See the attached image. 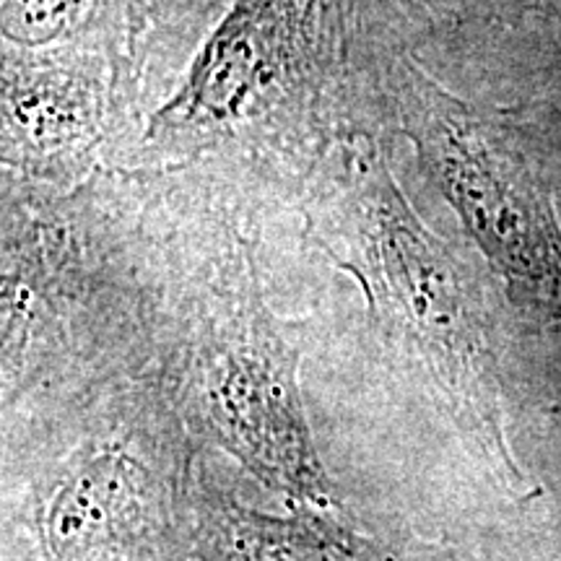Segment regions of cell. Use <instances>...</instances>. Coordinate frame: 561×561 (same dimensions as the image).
I'll return each instance as SVG.
<instances>
[{
    "mask_svg": "<svg viewBox=\"0 0 561 561\" xmlns=\"http://www.w3.org/2000/svg\"><path fill=\"white\" fill-rule=\"evenodd\" d=\"M180 561H462L450 546L364 533L335 512L248 507L224 491L201 458L182 530Z\"/></svg>",
    "mask_w": 561,
    "mask_h": 561,
    "instance_id": "cell-8",
    "label": "cell"
},
{
    "mask_svg": "<svg viewBox=\"0 0 561 561\" xmlns=\"http://www.w3.org/2000/svg\"><path fill=\"white\" fill-rule=\"evenodd\" d=\"M0 30L19 50L96 45L128 55V0H0Z\"/></svg>",
    "mask_w": 561,
    "mask_h": 561,
    "instance_id": "cell-9",
    "label": "cell"
},
{
    "mask_svg": "<svg viewBox=\"0 0 561 561\" xmlns=\"http://www.w3.org/2000/svg\"><path fill=\"white\" fill-rule=\"evenodd\" d=\"M231 0H128V58L140 102L153 73L201 45Z\"/></svg>",
    "mask_w": 561,
    "mask_h": 561,
    "instance_id": "cell-10",
    "label": "cell"
},
{
    "mask_svg": "<svg viewBox=\"0 0 561 561\" xmlns=\"http://www.w3.org/2000/svg\"><path fill=\"white\" fill-rule=\"evenodd\" d=\"M362 0H231L178 87L112 159L133 174L229 170L297 198L359 125Z\"/></svg>",
    "mask_w": 561,
    "mask_h": 561,
    "instance_id": "cell-4",
    "label": "cell"
},
{
    "mask_svg": "<svg viewBox=\"0 0 561 561\" xmlns=\"http://www.w3.org/2000/svg\"><path fill=\"white\" fill-rule=\"evenodd\" d=\"M5 419L149 375L159 354L157 221L144 174L76 187L0 182Z\"/></svg>",
    "mask_w": 561,
    "mask_h": 561,
    "instance_id": "cell-3",
    "label": "cell"
},
{
    "mask_svg": "<svg viewBox=\"0 0 561 561\" xmlns=\"http://www.w3.org/2000/svg\"><path fill=\"white\" fill-rule=\"evenodd\" d=\"M432 24L561 34V0H430Z\"/></svg>",
    "mask_w": 561,
    "mask_h": 561,
    "instance_id": "cell-11",
    "label": "cell"
},
{
    "mask_svg": "<svg viewBox=\"0 0 561 561\" xmlns=\"http://www.w3.org/2000/svg\"><path fill=\"white\" fill-rule=\"evenodd\" d=\"M392 5H398L405 16H409L419 30H434L432 13H430V0H390Z\"/></svg>",
    "mask_w": 561,
    "mask_h": 561,
    "instance_id": "cell-12",
    "label": "cell"
},
{
    "mask_svg": "<svg viewBox=\"0 0 561 561\" xmlns=\"http://www.w3.org/2000/svg\"><path fill=\"white\" fill-rule=\"evenodd\" d=\"M305 240L359 286L371 335L392 367L483 462L504 494L528 502L504 426L496 318L473 263L419 216L367 123L328 151L297 195Z\"/></svg>",
    "mask_w": 561,
    "mask_h": 561,
    "instance_id": "cell-2",
    "label": "cell"
},
{
    "mask_svg": "<svg viewBox=\"0 0 561 561\" xmlns=\"http://www.w3.org/2000/svg\"><path fill=\"white\" fill-rule=\"evenodd\" d=\"M140 110L125 53L96 45H3V178L58 191L81 185L136 136Z\"/></svg>",
    "mask_w": 561,
    "mask_h": 561,
    "instance_id": "cell-7",
    "label": "cell"
},
{
    "mask_svg": "<svg viewBox=\"0 0 561 561\" xmlns=\"http://www.w3.org/2000/svg\"><path fill=\"white\" fill-rule=\"evenodd\" d=\"M151 180V178H149ZM159 354L153 375L201 450H219L289 507L341 512L301 401L297 331L265 291L255 210L203 185L157 198Z\"/></svg>",
    "mask_w": 561,
    "mask_h": 561,
    "instance_id": "cell-1",
    "label": "cell"
},
{
    "mask_svg": "<svg viewBox=\"0 0 561 561\" xmlns=\"http://www.w3.org/2000/svg\"><path fill=\"white\" fill-rule=\"evenodd\" d=\"M16 416L39 561H180L203 450L153 371Z\"/></svg>",
    "mask_w": 561,
    "mask_h": 561,
    "instance_id": "cell-5",
    "label": "cell"
},
{
    "mask_svg": "<svg viewBox=\"0 0 561 561\" xmlns=\"http://www.w3.org/2000/svg\"><path fill=\"white\" fill-rule=\"evenodd\" d=\"M409 24L390 0L359 3L371 87L510 299L561 322V221L543 167L515 125L460 100L421 66L403 34Z\"/></svg>",
    "mask_w": 561,
    "mask_h": 561,
    "instance_id": "cell-6",
    "label": "cell"
}]
</instances>
